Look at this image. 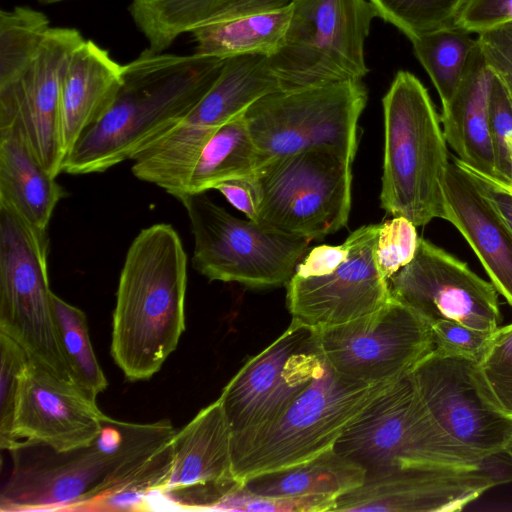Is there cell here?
I'll return each instance as SVG.
<instances>
[{
    "label": "cell",
    "instance_id": "1",
    "mask_svg": "<svg viewBox=\"0 0 512 512\" xmlns=\"http://www.w3.org/2000/svg\"><path fill=\"white\" fill-rule=\"evenodd\" d=\"M224 58L173 55L145 49L124 65L122 86L107 112L68 153L63 172L100 173L132 160L179 123L217 79Z\"/></svg>",
    "mask_w": 512,
    "mask_h": 512
},
{
    "label": "cell",
    "instance_id": "2",
    "mask_svg": "<svg viewBox=\"0 0 512 512\" xmlns=\"http://www.w3.org/2000/svg\"><path fill=\"white\" fill-rule=\"evenodd\" d=\"M187 255L166 223L142 229L131 242L119 277L111 355L130 381L154 376L185 330Z\"/></svg>",
    "mask_w": 512,
    "mask_h": 512
},
{
    "label": "cell",
    "instance_id": "3",
    "mask_svg": "<svg viewBox=\"0 0 512 512\" xmlns=\"http://www.w3.org/2000/svg\"><path fill=\"white\" fill-rule=\"evenodd\" d=\"M382 105L381 207L416 227L444 219L450 158L440 116L427 89L414 74L398 71Z\"/></svg>",
    "mask_w": 512,
    "mask_h": 512
},
{
    "label": "cell",
    "instance_id": "4",
    "mask_svg": "<svg viewBox=\"0 0 512 512\" xmlns=\"http://www.w3.org/2000/svg\"><path fill=\"white\" fill-rule=\"evenodd\" d=\"M393 384L352 383L339 377L324 361L321 372L277 420L232 440L235 478L243 484L334 448L349 425Z\"/></svg>",
    "mask_w": 512,
    "mask_h": 512
},
{
    "label": "cell",
    "instance_id": "5",
    "mask_svg": "<svg viewBox=\"0 0 512 512\" xmlns=\"http://www.w3.org/2000/svg\"><path fill=\"white\" fill-rule=\"evenodd\" d=\"M352 162L325 147L262 162L252 175L256 223L310 241L342 229L351 208Z\"/></svg>",
    "mask_w": 512,
    "mask_h": 512
},
{
    "label": "cell",
    "instance_id": "6",
    "mask_svg": "<svg viewBox=\"0 0 512 512\" xmlns=\"http://www.w3.org/2000/svg\"><path fill=\"white\" fill-rule=\"evenodd\" d=\"M334 449L359 464L366 477L409 466L482 467L488 460L444 432L410 374L369 404Z\"/></svg>",
    "mask_w": 512,
    "mask_h": 512
},
{
    "label": "cell",
    "instance_id": "7",
    "mask_svg": "<svg viewBox=\"0 0 512 512\" xmlns=\"http://www.w3.org/2000/svg\"><path fill=\"white\" fill-rule=\"evenodd\" d=\"M376 11L369 0H292L287 30L270 55L281 90L362 80Z\"/></svg>",
    "mask_w": 512,
    "mask_h": 512
},
{
    "label": "cell",
    "instance_id": "8",
    "mask_svg": "<svg viewBox=\"0 0 512 512\" xmlns=\"http://www.w3.org/2000/svg\"><path fill=\"white\" fill-rule=\"evenodd\" d=\"M48 237L0 202V333L29 360L72 382L60 346L48 277Z\"/></svg>",
    "mask_w": 512,
    "mask_h": 512
},
{
    "label": "cell",
    "instance_id": "9",
    "mask_svg": "<svg viewBox=\"0 0 512 512\" xmlns=\"http://www.w3.org/2000/svg\"><path fill=\"white\" fill-rule=\"evenodd\" d=\"M379 229L361 226L340 245L308 250L285 285L292 319L320 330L370 315L390 301L375 261Z\"/></svg>",
    "mask_w": 512,
    "mask_h": 512
},
{
    "label": "cell",
    "instance_id": "10",
    "mask_svg": "<svg viewBox=\"0 0 512 512\" xmlns=\"http://www.w3.org/2000/svg\"><path fill=\"white\" fill-rule=\"evenodd\" d=\"M178 200L187 211L194 236L193 267L210 281L251 288L283 286L309 250L310 240L239 219L205 192L186 193Z\"/></svg>",
    "mask_w": 512,
    "mask_h": 512
},
{
    "label": "cell",
    "instance_id": "11",
    "mask_svg": "<svg viewBox=\"0 0 512 512\" xmlns=\"http://www.w3.org/2000/svg\"><path fill=\"white\" fill-rule=\"evenodd\" d=\"M362 80H347L292 91H276L245 112L260 155L270 158L311 148H331L354 160L358 120L367 103Z\"/></svg>",
    "mask_w": 512,
    "mask_h": 512
},
{
    "label": "cell",
    "instance_id": "12",
    "mask_svg": "<svg viewBox=\"0 0 512 512\" xmlns=\"http://www.w3.org/2000/svg\"><path fill=\"white\" fill-rule=\"evenodd\" d=\"M118 420L108 418L93 444L70 451L28 440L9 450L13 469L0 494L1 511H85L113 468L120 440Z\"/></svg>",
    "mask_w": 512,
    "mask_h": 512
},
{
    "label": "cell",
    "instance_id": "13",
    "mask_svg": "<svg viewBox=\"0 0 512 512\" xmlns=\"http://www.w3.org/2000/svg\"><path fill=\"white\" fill-rule=\"evenodd\" d=\"M315 331L334 373L366 386L396 383L435 349L430 324L392 298L370 315Z\"/></svg>",
    "mask_w": 512,
    "mask_h": 512
},
{
    "label": "cell",
    "instance_id": "14",
    "mask_svg": "<svg viewBox=\"0 0 512 512\" xmlns=\"http://www.w3.org/2000/svg\"><path fill=\"white\" fill-rule=\"evenodd\" d=\"M324 365L316 331L292 319L268 347L250 358L219 397L232 440L277 420Z\"/></svg>",
    "mask_w": 512,
    "mask_h": 512
},
{
    "label": "cell",
    "instance_id": "15",
    "mask_svg": "<svg viewBox=\"0 0 512 512\" xmlns=\"http://www.w3.org/2000/svg\"><path fill=\"white\" fill-rule=\"evenodd\" d=\"M410 375L433 418L455 442L484 458L504 450L512 416L493 395L479 362L435 348Z\"/></svg>",
    "mask_w": 512,
    "mask_h": 512
},
{
    "label": "cell",
    "instance_id": "16",
    "mask_svg": "<svg viewBox=\"0 0 512 512\" xmlns=\"http://www.w3.org/2000/svg\"><path fill=\"white\" fill-rule=\"evenodd\" d=\"M75 28L51 27L29 64L0 85V133L17 135L54 178L63 172L60 92L75 49L84 41Z\"/></svg>",
    "mask_w": 512,
    "mask_h": 512
},
{
    "label": "cell",
    "instance_id": "17",
    "mask_svg": "<svg viewBox=\"0 0 512 512\" xmlns=\"http://www.w3.org/2000/svg\"><path fill=\"white\" fill-rule=\"evenodd\" d=\"M269 57L241 54L225 59L206 94L175 126L146 148L152 165L173 179H187L209 138L263 96L280 91Z\"/></svg>",
    "mask_w": 512,
    "mask_h": 512
},
{
    "label": "cell",
    "instance_id": "18",
    "mask_svg": "<svg viewBox=\"0 0 512 512\" xmlns=\"http://www.w3.org/2000/svg\"><path fill=\"white\" fill-rule=\"evenodd\" d=\"M390 296L430 325L453 320L494 332L502 321L498 292L466 262L419 238L414 258L388 280Z\"/></svg>",
    "mask_w": 512,
    "mask_h": 512
},
{
    "label": "cell",
    "instance_id": "19",
    "mask_svg": "<svg viewBox=\"0 0 512 512\" xmlns=\"http://www.w3.org/2000/svg\"><path fill=\"white\" fill-rule=\"evenodd\" d=\"M504 482V471L491 456L482 467H402L367 476L359 487L340 495L332 511H461Z\"/></svg>",
    "mask_w": 512,
    "mask_h": 512
},
{
    "label": "cell",
    "instance_id": "20",
    "mask_svg": "<svg viewBox=\"0 0 512 512\" xmlns=\"http://www.w3.org/2000/svg\"><path fill=\"white\" fill-rule=\"evenodd\" d=\"M169 478L159 492L180 509H215L242 485L233 472L232 431L218 398L201 409L173 440Z\"/></svg>",
    "mask_w": 512,
    "mask_h": 512
},
{
    "label": "cell",
    "instance_id": "21",
    "mask_svg": "<svg viewBox=\"0 0 512 512\" xmlns=\"http://www.w3.org/2000/svg\"><path fill=\"white\" fill-rule=\"evenodd\" d=\"M109 416L74 383L29 360L22 375L13 435L56 451L89 446L101 436Z\"/></svg>",
    "mask_w": 512,
    "mask_h": 512
},
{
    "label": "cell",
    "instance_id": "22",
    "mask_svg": "<svg viewBox=\"0 0 512 512\" xmlns=\"http://www.w3.org/2000/svg\"><path fill=\"white\" fill-rule=\"evenodd\" d=\"M445 217L462 234L491 283L512 306V230L472 177L451 158L445 182Z\"/></svg>",
    "mask_w": 512,
    "mask_h": 512
},
{
    "label": "cell",
    "instance_id": "23",
    "mask_svg": "<svg viewBox=\"0 0 512 512\" xmlns=\"http://www.w3.org/2000/svg\"><path fill=\"white\" fill-rule=\"evenodd\" d=\"M292 0H228L192 32L195 53L218 58L270 56L289 24Z\"/></svg>",
    "mask_w": 512,
    "mask_h": 512
},
{
    "label": "cell",
    "instance_id": "24",
    "mask_svg": "<svg viewBox=\"0 0 512 512\" xmlns=\"http://www.w3.org/2000/svg\"><path fill=\"white\" fill-rule=\"evenodd\" d=\"M124 65L92 40L73 52L60 92L61 128L65 151L111 107L123 83Z\"/></svg>",
    "mask_w": 512,
    "mask_h": 512
},
{
    "label": "cell",
    "instance_id": "25",
    "mask_svg": "<svg viewBox=\"0 0 512 512\" xmlns=\"http://www.w3.org/2000/svg\"><path fill=\"white\" fill-rule=\"evenodd\" d=\"M493 73L477 45L451 101L442 106L440 120L447 144L467 167L495 178L490 130V90Z\"/></svg>",
    "mask_w": 512,
    "mask_h": 512
},
{
    "label": "cell",
    "instance_id": "26",
    "mask_svg": "<svg viewBox=\"0 0 512 512\" xmlns=\"http://www.w3.org/2000/svg\"><path fill=\"white\" fill-rule=\"evenodd\" d=\"M65 191L13 133H0V202L47 231Z\"/></svg>",
    "mask_w": 512,
    "mask_h": 512
},
{
    "label": "cell",
    "instance_id": "27",
    "mask_svg": "<svg viewBox=\"0 0 512 512\" xmlns=\"http://www.w3.org/2000/svg\"><path fill=\"white\" fill-rule=\"evenodd\" d=\"M365 478L366 472L359 464L332 448L307 462L253 477L243 486L265 497L338 498L359 487Z\"/></svg>",
    "mask_w": 512,
    "mask_h": 512
},
{
    "label": "cell",
    "instance_id": "28",
    "mask_svg": "<svg viewBox=\"0 0 512 512\" xmlns=\"http://www.w3.org/2000/svg\"><path fill=\"white\" fill-rule=\"evenodd\" d=\"M259 165L260 155L244 112L220 126L206 142L185 194L206 192L220 182L252 176Z\"/></svg>",
    "mask_w": 512,
    "mask_h": 512
},
{
    "label": "cell",
    "instance_id": "29",
    "mask_svg": "<svg viewBox=\"0 0 512 512\" xmlns=\"http://www.w3.org/2000/svg\"><path fill=\"white\" fill-rule=\"evenodd\" d=\"M472 33L453 25L423 33L411 41L413 51L429 75L442 106L454 97L478 45Z\"/></svg>",
    "mask_w": 512,
    "mask_h": 512
},
{
    "label": "cell",
    "instance_id": "30",
    "mask_svg": "<svg viewBox=\"0 0 512 512\" xmlns=\"http://www.w3.org/2000/svg\"><path fill=\"white\" fill-rule=\"evenodd\" d=\"M228 0H132L130 14L148 41L162 53L181 34L191 33Z\"/></svg>",
    "mask_w": 512,
    "mask_h": 512
},
{
    "label": "cell",
    "instance_id": "31",
    "mask_svg": "<svg viewBox=\"0 0 512 512\" xmlns=\"http://www.w3.org/2000/svg\"><path fill=\"white\" fill-rule=\"evenodd\" d=\"M58 338L73 383L95 399L108 386L89 335L85 313L52 294Z\"/></svg>",
    "mask_w": 512,
    "mask_h": 512
},
{
    "label": "cell",
    "instance_id": "32",
    "mask_svg": "<svg viewBox=\"0 0 512 512\" xmlns=\"http://www.w3.org/2000/svg\"><path fill=\"white\" fill-rule=\"evenodd\" d=\"M38 10L16 6L0 12V85L14 79L29 64L50 29Z\"/></svg>",
    "mask_w": 512,
    "mask_h": 512
},
{
    "label": "cell",
    "instance_id": "33",
    "mask_svg": "<svg viewBox=\"0 0 512 512\" xmlns=\"http://www.w3.org/2000/svg\"><path fill=\"white\" fill-rule=\"evenodd\" d=\"M377 17L399 29L409 40L453 25L463 0H369Z\"/></svg>",
    "mask_w": 512,
    "mask_h": 512
},
{
    "label": "cell",
    "instance_id": "34",
    "mask_svg": "<svg viewBox=\"0 0 512 512\" xmlns=\"http://www.w3.org/2000/svg\"><path fill=\"white\" fill-rule=\"evenodd\" d=\"M28 363L26 351L0 333V448L8 451L17 443L13 426L21 379Z\"/></svg>",
    "mask_w": 512,
    "mask_h": 512
},
{
    "label": "cell",
    "instance_id": "35",
    "mask_svg": "<svg viewBox=\"0 0 512 512\" xmlns=\"http://www.w3.org/2000/svg\"><path fill=\"white\" fill-rule=\"evenodd\" d=\"M490 130L495 179L512 192V99L495 75L490 90Z\"/></svg>",
    "mask_w": 512,
    "mask_h": 512
},
{
    "label": "cell",
    "instance_id": "36",
    "mask_svg": "<svg viewBox=\"0 0 512 512\" xmlns=\"http://www.w3.org/2000/svg\"><path fill=\"white\" fill-rule=\"evenodd\" d=\"M419 243L416 226L403 216L380 224L375 246L377 268L387 281L415 256Z\"/></svg>",
    "mask_w": 512,
    "mask_h": 512
},
{
    "label": "cell",
    "instance_id": "37",
    "mask_svg": "<svg viewBox=\"0 0 512 512\" xmlns=\"http://www.w3.org/2000/svg\"><path fill=\"white\" fill-rule=\"evenodd\" d=\"M336 499L337 498L331 496L294 498L265 497L249 492L242 484L229 493L215 509L236 511L331 512Z\"/></svg>",
    "mask_w": 512,
    "mask_h": 512
},
{
    "label": "cell",
    "instance_id": "38",
    "mask_svg": "<svg viewBox=\"0 0 512 512\" xmlns=\"http://www.w3.org/2000/svg\"><path fill=\"white\" fill-rule=\"evenodd\" d=\"M430 326L435 348L479 363L485 356L494 333L453 320H440Z\"/></svg>",
    "mask_w": 512,
    "mask_h": 512
},
{
    "label": "cell",
    "instance_id": "39",
    "mask_svg": "<svg viewBox=\"0 0 512 512\" xmlns=\"http://www.w3.org/2000/svg\"><path fill=\"white\" fill-rule=\"evenodd\" d=\"M477 42L487 67L512 99V22L479 33Z\"/></svg>",
    "mask_w": 512,
    "mask_h": 512
},
{
    "label": "cell",
    "instance_id": "40",
    "mask_svg": "<svg viewBox=\"0 0 512 512\" xmlns=\"http://www.w3.org/2000/svg\"><path fill=\"white\" fill-rule=\"evenodd\" d=\"M512 22V0H463L454 24L470 33Z\"/></svg>",
    "mask_w": 512,
    "mask_h": 512
},
{
    "label": "cell",
    "instance_id": "41",
    "mask_svg": "<svg viewBox=\"0 0 512 512\" xmlns=\"http://www.w3.org/2000/svg\"><path fill=\"white\" fill-rule=\"evenodd\" d=\"M452 159L472 177L482 194L512 230V192L495 178L467 167L456 157Z\"/></svg>",
    "mask_w": 512,
    "mask_h": 512
},
{
    "label": "cell",
    "instance_id": "42",
    "mask_svg": "<svg viewBox=\"0 0 512 512\" xmlns=\"http://www.w3.org/2000/svg\"><path fill=\"white\" fill-rule=\"evenodd\" d=\"M215 190L219 191L236 209L256 222V198L252 176L229 179L218 183Z\"/></svg>",
    "mask_w": 512,
    "mask_h": 512
},
{
    "label": "cell",
    "instance_id": "43",
    "mask_svg": "<svg viewBox=\"0 0 512 512\" xmlns=\"http://www.w3.org/2000/svg\"><path fill=\"white\" fill-rule=\"evenodd\" d=\"M481 368H498L512 365V323L498 327L488 350L479 363Z\"/></svg>",
    "mask_w": 512,
    "mask_h": 512
},
{
    "label": "cell",
    "instance_id": "44",
    "mask_svg": "<svg viewBox=\"0 0 512 512\" xmlns=\"http://www.w3.org/2000/svg\"><path fill=\"white\" fill-rule=\"evenodd\" d=\"M481 370L500 406L512 416V365Z\"/></svg>",
    "mask_w": 512,
    "mask_h": 512
},
{
    "label": "cell",
    "instance_id": "45",
    "mask_svg": "<svg viewBox=\"0 0 512 512\" xmlns=\"http://www.w3.org/2000/svg\"><path fill=\"white\" fill-rule=\"evenodd\" d=\"M504 451L512 458V436L510 437L509 441L507 442Z\"/></svg>",
    "mask_w": 512,
    "mask_h": 512
},
{
    "label": "cell",
    "instance_id": "46",
    "mask_svg": "<svg viewBox=\"0 0 512 512\" xmlns=\"http://www.w3.org/2000/svg\"><path fill=\"white\" fill-rule=\"evenodd\" d=\"M38 1L41 2V3H44V4H51V3H57V2L65 1V0H38Z\"/></svg>",
    "mask_w": 512,
    "mask_h": 512
}]
</instances>
